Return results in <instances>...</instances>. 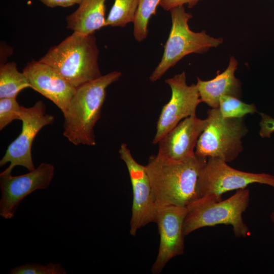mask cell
<instances>
[{
	"label": "cell",
	"instance_id": "10",
	"mask_svg": "<svg viewBox=\"0 0 274 274\" xmlns=\"http://www.w3.org/2000/svg\"><path fill=\"white\" fill-rule=\"evenodd\" d=\"M165 82L170 87L172 95L159 115L154 144L158 143L182 119L196 116V108L201 102L196 85H187L185 72L166 79Z\"/></svg>",
	"mask_w": 274,
	"mask_h": 274
},
{
	"label": "cell",
	"instance_id": "9",
	"mask_svg": "<svg viewBox=\"0 0 274 274\" xmlns=\"http://www.w3.org/2000/svg\"><path fill=\"white\" fill-rule=\"evenodd\" d=\"M5 169L0 174V215L5 219H12L19 204L31 192L47 188L54 174L52 164L42 162L29 173L13 176Z\"/></svg>",
	"mask_w": 274,
	"mask_h": 274
},
{
	"label": "cell",
	"instance_id": "5",
	"mask_svg": "<svg viewBox=\"0 0 274 274\" xmlns=\"http://www.w3.org/2000/svg\"><path fill=\"white\" fill-rule=\"evenodd\" d=\"M170 11L172 27L161 60L149 77L153 82L158 80L184 56L191 53H203L223 42L222 38L212 37L205 30L192 31L188 25L192 15L186 12L184 6L175 7Z\"/></svg>",
	"mask_w": 274,
	"mask_h": 274
},
{
	"label": "cell",
	"instance_id": "2",
	"mask_svg": "<svg viewBox=\"0 0 274 274\" xmlns=\"http://www.w3.org/2000/svg\"><path fill=\"white\" fill-rule=\"evenodd\" d=\"M121 76L113 71L76 88L66 111L63 113V135L75 145H96L94 127L100 118L107 88Z\"/></svg>",
	"mask_w": 274,
	"mask_h": 274
},
{
	"label": "cell",
	"instance_id": "4",
	"mask_svg": "<svg viewBox=\"0 0 274 274\" xmlns=\"http://www.w3.org/2000/svg\"><path fill=\"white\" fill-rule=\"evenodd\" d=\"M249 189L237 190L231 197L222 200L213 196L200 197L187 207L183 232L184 236L202 227L217 224L231 225L235 236L247 237L250 231L242 215L248 207Z\"/></svg>",
	"mask_w": 274,
	"mask_h": 274
},
{
	"label": "cell",
	"instance_id": "23",
	"mask_svg": "<svg viewBox=\"0 0 274 274\" xmlns=\"http://www.w3.org/2000/svg\"><path fill=\"white\" fill-rule=\"evenodd\" d=\"M201 0H161L160 6L166 11L170 10L175 7L184 6L187 4L189 8L194 7L199 1Z\"/></svg>",
	"mask_w": 274,
	"mask_h": 274
},
{
	"label": "cell",
	"instance_id": "24",
	"mask_svg": "<svg viewBox=\"0 0 274 274\" xmlns=\"http://www.w3.org/2000/svg\"><path fill=\"white\" fill-rule=\"evenodd\" d=\"M47 7L54 8L56 7H68L75 4L79 5L83 0H39Z\"/></svg>",
	"mask_w": 274,
	"mask_h": 274
},
{
	"label": "cell",
	"instance_id": "1",
	"mask_svg": "<svg viewBox=\"0 0 274 274\" xmlns=\"http://www.w3.org/2000/svg\"><path fill=\"white\" fill-rule=\"evenodd\" d=\"M207 158L194 156L176 161L152 155L146 166L152 193L157 207H187L199 198L197 184Z\"/></svg>",
	"mask_w": 274,
	"mask_h": 274
},
{
	"label": "cell",
	"instance_id": "14",
	"mask_svg": "<svg viewBox=\"0 0 274 274\" xmlns=\"http://www.w3.org/2000/svg\"><path fill=\"white\" fill-rule=\"evenodd\" d=\"M206 124V119H200L196 116L184 119L160 140L157 155L176 161L194 156V148Z\"/></svg>",
	"mask_w": 274,
	"mask_h": 274
},
{
	"label": "cell",
	"instance_id": "7",
	"mask_svg": "<svg viewBox=\"0 0 274 274\" xmlns=\"http://www.w3.org/2000/svg\"><path fill=\"white\" fill-rule=\"evenodd\" d=\"M253 183L265 184L274 188V176L241 171L230 167L221 159L208 157L199 176L198 193L199 198L213 196L221 199L222 194L246 188Z\"/></svg>",
	"mask_w": 274,
	"mask_h": 274
},
{
	"label": "cell",
	"instance_id": "13",
	"mask_svg": "<svg viewBox=\"0 0 274 274\" xmlns=\"http://www.w3.org/2000/svg\"><path fill=\"white\" fill-rule=\"evenodd\" d=\"M30 88L52 101L63 113L76 88L50 65L32 59L22 72Z\"/></svg>",
	"mask_w": 274,
	"mask_h": 274
},
{
	"label": "cell",
	"instance_id": "15",
	"mask_svg": "<svg viewBox=\"0 0 274 274\" xmlns=\"http://www.w3.org/2000/svg\"><path fill=\"white\" fill-rule=\"evenodd\" d=\"M238 62L235 58L230 57L228 65L221 73L218 72L214 79L203 81L198 77L196 84L200 98L212 108H218L221 96L230 95L239 98L241 96V83L235 76Z\"/></svg>",
	"mask_w": 274,
	"mask_h": 274
},
{
	"label": "cell",
	"instance_id": "3",
	"mask_svg": "<svg viewBox=\"0 0 274 274\" xmlns=\"http://www.w3.org/2000/svg\"><path fill=\"white\" fill-rule=\"evenodd\" d=\"M95 32H77L51 47L39 61L56 70L76 88L100 76Z\"/></svg>",
	"mask_w": 274,
	"mask_h": 274
},
{
	"label": "cell",
	"instance_id": "6",
	"mask_svg": "<svg viewBox=\"0 0 274 274\" xmlns=\"http://www.w3.org/2000/svg\"><path fill=\"white\" fill-rule=\"evenodd\" d=\"M207 124L197 140L195 155L234 160L243 151L242 139L248 132L243 118L224 117L218 108L207 112Z\"/></svg>",
	"mask_w": 274,
	"mask_h": 274
},
{
	"label": "cell",
	"instance_id": "17",
	"mask_svg": "<svg viewBox=\"0 0 274 274\" xmlns=\"http://www.w3.org/2000/svg\"><path fill=\"white\" fill-rule=\"evenodd\" d=\"M30 87V85L22 72H19L16 62L1 64L0 98L16 97L22 90Z\"/></svg>",
	"mask_w": 274,
	"mask_h": 274
},
{
	"label": "cell",
	"instance_id": "16",
	"mask_svg": "<svg viewBox=\"0 0 274 274\" xmlns=\"http://www.w3.org/2000/svg\"><path fill=\"white\" fill-rule=\"evenodd\" d=\"M106 0H83L78 8L66 18V27L82 34L95 32L106 26Z\"/></svg>",
	"mask_w": 274,
	"mask_h": 274
},
{
	"label": "cell",
	"instance_id": "12",
	"mask_svg": "<svg viewBox=\"0 0 274 274\" xmlns=\"http://www.w3.org/2000/svg\"><path fill=\"white\" fill-rule=\"evenodd\" d=\"M187 207L168 205L157 208L155 221L160 236L158 255L151 268L153 274L161 272L173 258L183 254L184 243L183 222Z\"/></svg>",
	"mask_w": 274,
	"mask_h": 274
},
{
	"label": "cell",
	"instance_id": "22",
	"mask_svg": "<svg viewBox=\"0 0 274 274\" xmlns=\"http://www.w3.org/2000/svg\"><path fill=\"white\" fill-rule=\"evenodd\" d=\"M21 106L16 97L0 98V130L15 120H20Z\"/></svg>",
	"mask_w": 274,
	"mask_h": 274
},
{
	"label": "cell",
	"instance_id": "25",
	"mask_svg": "<svg viewBox=\"0 0 274 274\" xmlns=\"http://www.w3.org/2000/svg\"><path fill=\"white\" fill-rule=\"evenodd\" d=\"M270 218L272 222L273 225H274V211L272 212L271 215H270Z\"/></svg>",
	"mask_w": 274,
	"mask_h": 274
},
{
	"label": "cell",
	"instance_id": "19",
	"mask_svg": "<svg viewBox=\"0 0 274 274\" xmlns=\"http://www.w3.org/2000/svg\"><path fill=\"white\" fill-rule=\"evenodd\" d=\"M161 0H139L133 22V36L135 40L142 42L148 34V25L153 15L156 14V9Z\"/></svg>",
	"mask_w": 274,
	"mask_h": 274
},
{
	"label": "cell",
	"instance_id": "18",
	"mask_svg": "<svg viewBox=\"0 0 274 274\" xmlns=\"http://www.w3.org/2000/svg\"><path fill=\"white\" fill-rule=\"evenodd\" d=\"M139 0H115L106 18V26L124 27L134 22Z\"/></svg>",
	"mask_w": 274,
	"mask_h": 274
},
{
	"label": "cell",
	"instance_id": "11",
	"mask_svg": "<svg viewBox=\"0 0 274 274\" xmlns=\"http://www.w3.org/2000/svg\"><path fill=\"white\" fill-rule=\"evenodd\" d=\"M119 153L127 167L132 186L133 198L129 232L135 236L139 229L155 221L157 207L146 166L135 161L125 143L121 145Z\"/></svg>",
	"mask_w": 274,
	"mask_h": 274
},
{
	"label": "cell",
	"instance_id": "21",
	"mask_svg": "<svg viewBox=\"0 0 274 274\" xmlns=\"http://www.w3.org/2000/svg\"><path fill=\"white\" fill-rule=\"evenodd\" d=\"M10 274H66L60 263H49L45 265L38 263H26L12 268Z\"/></svg>",
	"mask_w": 274,
	"mask_h": 274
},
{
	"label": "cell",
	"instance_id": "8",
	"mask_svg": "<svg viewBox=\"0 0 274 274\" xmlns=\"http://www.w3.org/2000/svg\"><path fill=\"white\" fill-rule=\"evenodd\" d=\"M20 118L21 132L9 145L0 160L1 167L9 162L6 169L11 172L16 166H23L29 171L35 168L31 155L33 141L43 127L52 124L54 121L53 115L46 113L45 105L41 100L29 108L21 106Z\"/></svg>",
	"mask_w": 274,
	"mask_h": 274
},
{
	"label": "cell",
	"instance_id": "20",
	"mask_svg": "<svg viewBox=\"0 0 274 274\" xmlns=\"http://www.w3.org/2000/svg\"><path fill=\"white\" fill-rule=\"evenodd\" d=\"M219 109L222 115L226 118H243L247 114L257 112L254 104H246L238 98L230 95L220 97Z\"/></svg>",
	"mask_w": 274,
	"mask_h": 274
}]
</instances>
